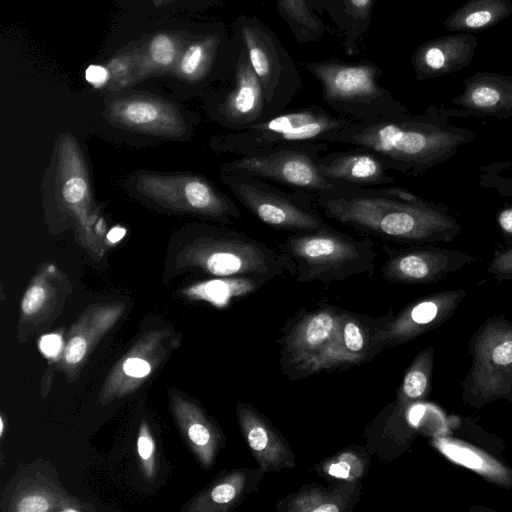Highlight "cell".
Here are the masks:
<instances>
[{"label": "cell", "instance_id": "6da1fadb", "mask_svg": "<svg viewBox=\"0 0 512 512\" xmlns=\"http://www.w3.org/2000/svg\"><path fill=\"white\" fill-rule=\"evenodd\" d=\"M311 197L325 218L385 241L434 244L451 242L462 232L446 206L405 189L337 185Z\"/></svg>", "mask_w": 512, "mask_h": 512}, {"label": "cell", "instance_id": "603a6c76", "mask_svg": "<svg viewBox=\"0 0 512 512\" xmlns=\"http://www.w3.org/2000/svg\"><path fill=\"white\" fill-rule=\"evenodd\" d=\"M380 0H311L314 12L325 13L342 35V47L349 55L360 53V44Z\"/></svg>", "mask_w": 512, "mask_h": 512}, {"label": "cell", "instance_id": "f1b7e54d", "mask_svg": "<svg viewBox=\"0 0 512 512\" xmlns=\"http://www.w3.org/2000/svg\"><path fill=\"white\" fill-rule=\"evenodd\" d=\"M247 483V473L233 471L212 483L194 498L189 512H226L241 498Z\"/></svg>", "mask_w": 512, "mask_h": 512}, {"label": "cell", "instance_id": "e575fe53", "mask_svg": "<svg viewBox=\"0 0 512 512\" xmlns=\"http://www.w3.org/2000/svg\"><path fill=\"white\" fill-rule=\"evenodd\" d=\"M480 170L481 186L495 190L502 197L512 196V177L502 176L497 163L483 166Z\"/></svg>", "mask_w": 512, "mask_h": 512}, {"label": "cell", "instance_id": "cb8c5ba5", "mask_svg": "<svg viewBox=\"0 0 512 512\" xmlns=\"http://www.w3.org/2000/svg\"><path fill=\"white\" fill-rule=\"evenodd\" d=\"M342 314L323 309L306 316L287 338V352L291 360L305 367L334 339Z\"/></svg>", "mask_w": 512, "mask_h": 512}, {"label": "cell", "instance_id": "f546056e", "mask_svg": "<svg viewBox=\"0 0 512 512\" xmlns=\"http://www.w3.org/2000/svg\"><path fill=\"white\" fill-rule=\"evenodd\" d=\"M187 42L174 32L153 34L145 42L144 48H139L145 78L155 74L173 73Z\"/></svg>", "mask_w": 512, "mask_h": 512}, {"label": "cell", "instance_id": "4316f807", "mask_svg": "<svg viewBox=\"0 0 512 512\" xmlns=\"http://www.w3.org/2000/svg\"><path fill=\"white\" fill-rule=\"evenodd\" d=\"M366 338L353 317L342 314L338 332L331 343L304 368L311 371L342 363L358 362L364 357Z\"/></svg>", "mask_w": 512, "mask_h": 512}, {"label": "cell", "instance_id": "60d3db41", "mask_svg": "<svg viewBox=\"0 0 512 512\" xmlns=\"http://www.w3.org/2000/svg\"><path fill=\"white\" fill-rule=\"evenodd\" d=\"M492 359L499 365L512 363V340L506 341L495 347L492 352Z\"/></svg>", "mask_w": 512, "mask_h": 512}, {"label": "cell", "instance_id": "4dcf8cb0", "mask_svg": "<svg viewBox=\"0 0 512 512\" xmlns=\"http://www.w3.org/2000/svg\"><path fill=\"white\" fill-rule=\"evenodd\" d=\"M258 281L262 280L249 277H216L191 284L182 293L190 300L205 301L217 308H223L231 299L254 290Z\"/></svg>", "mask_w": 512, "mask_h": 512}, {"label": "cell", "instance_id": "ac0fdd59", "mask_svg": "<svg viewBox=\"0 0 512 512\" xmlns=\"http://www.w3.org/2000/svg\"><path fill=\"white\" fill-rule=\"evenodd\" d=\"M463 91L450 101L459 109L450 116L512 118V77L495 72H477L462 82Z\"/></svg>", "mask_w": 512, "mask_h": 512}, {"label": "cell", "instance_id": "ee69618b", "mask_svg": "<svg viewBox=\"0 0 512 512\" xmlns=\"http://www.w3.org/2000/svg\"><path fill=\"white\" fill-rule=\"evenodd\" d=\"M3 432H4V421H3V417L1 416V429H0L1 436H2Z\"/></svg>", "mask_w": 512, "mask_h": 512}, {"label": "cell", "instance_id": "9a60e30c", "mask_svg": "<svg viewBox=\"0 0 512 512\" xmlns=\"http://www.w3.org/2000/svg\"><path fill=\"white\" fill-rule=\"evenodd\" d=\"M104 117L117 128L138 133L179 138L187 131L178 108L170 101L150 94L114 99L107 105Z\"/></svg>", "mask_w": 512, "mask_h": 512}, {"label": "cell", "instance_id": "5b68a950", "mask_svg": "<svg viewBox=\"0 0 512 512\" xmlns=\"http://www.w3.org/2000/svg\"><path fill=\"white\" fill-rule=\"evenodd\" d=\"M295 266L298 282L329 283L372 273L377 252L369 237L355 238L328 226L294 232L277 247Z\"/></svg>", "mask_w": 512, "mask_h": 512}, {"label": "cell", "instance_id": "8d00e7d4", "mask_svg": "<svg viewBox=\"0 0 512 512\" xmlns=\"http://www.w3.org/2000/svg\"><path fill=\"white\" fill-rule=\"evenodd\" d=\"M488 270L496 278H512V246L495 250Z\"/></svg>", "mask_w": 512, "mask_h": 512}, {"label": "cell", "instance_id": "b9f144b4", "mask_svg": "<svg viewBox=\"0 0 512 512\" xmlns=\"http://www.w3.org/2000/svg\"><path fill=\"white\" fill-rule=\"evenodd\" d=\"M121 231H123V229L115 228V229L111 230L108 235H114V236L109 238L108 240L110 242L118 241L120 239V237H122V235L124 234V232L120 233Z\"/></svg>", "mask_w": 512, "mask_h": 512}, {"label": "cell", "instance_id": "52a82bcc", "mask_svg": "<svg viewBox=\"0 0 512 512\" xmlns=\"http://www.w3.org/2000/svg\"><path fill=\"white\" fill-rule=\"evenodd\" d=\"M235 32L263 89L269 117L286 111L302 89V76L273 30L256 16L240 15Z\"/></svg>", "mask_w": 512, "mask_h": 512}, {"label": "cell", "instance_id": "2e32d148", "mask_svg": "<svg viewBox=\"0 0 512 512\" xmlns=\"http://www.w3.org/2000/svg\"><path fill=\"white\" fill-rule=\"evenodd\" d=\"M72 285L56 264L43 263L31 278L20 303L19 341L48 328L61 313Z\"/></svg>", "mask_w": 512, "mask_h": 512}, {"label": "cell", "instance_id": "7a4b0ae2", "mask_svg": "<svg viewBox=\"0 0 512 512\" xmlns=\"http://www.w3.org/2000/svg\"><path fill=\"white\" fill-rule=\"evenodd\" d=\"M447 109L430 106L426 113L381 120L353 122L324 137L328 144H343L376 155L390 170L419 176L444 164L476 134L450 123Z\"/></svg>", "mask_w": 512, "mask_h": 512}, {"label": "cell", "instance_id": "1f68e13d", "mask_svg": "<svg viewBox=\"0 0 512 512\" xmlns=\"http://www.w3.org/2000/svg\"><path fill=\"white\" fill-rule=\"evenodd\" d=\"M347 502L339 493L319 489L303 490L294 495L283 510L288 512H340Z\"/></svg>", "mask_w": 512, "mask_h": 512}, {"label": "cell", "instance_id": "74e56055", "mask_svg": "<svg viewBox=\"0 0 512 512\" xmlns=\"http://www.w3.org/2000/svg\"><path fill=\"white\" fill-rule=\"evenodd\" d=\"M427 385V378L423 371L418 368L411 369L405 376L402 392L408 399L420 397Z\"/></svg>", "mask_w": 512, "mask_h": 512}, {"label": "cell", "instance_id": "e0dca14e", "mask_svg": "<svg viewBox=\"0 0 512 512\" xmlns=\"http://www.w3.org/2000/svg\"><path fill=\"white\" fill-rule=\"evenodd\" d=\"M123 302L96 303L87 307L69 328L59 361L69 382L77 379L91 352L123 315Z\"/></svg>", "mask_w": 512, "mask_h": 512}, {"label": "cell", "instance_id": "ab89813d", "mask_svg": "<svg viewBox=\"0 0 512 512\" xmlns=\"http://www.w3.org/2000/svg\"><path fill=\"white\" fill-rule=\"evenodd\" d=\"M497 223L501 232L505 247L512 246V204L498 211Z\"/></svg>", "mask_w": 512, "mask_h": 512}, {"label": "cell", "instance_id": "7402d4cb", "mask_svg": "<svg viewBox=\"0 0 512 512\" xmlns=\"http://www.w3.org/2000/svg\"><path fill=\"white\" fill-rule=\"evenodd\" d=\"M237 416L243 436L262 471L295 466L288 446L260 415L245 405H238Z\"/></svg>", "mask_w": 512, "mask_h": 512}, {"label": "cell", "instance_id": "f35d334b", "mask_svg": "<svg viewBox=\"0 0 512 512\" xmlns=\"http://www.w3.org/2000/svg\"><path fill=\"white\" fill-rule=\"evenodd\" d=\"M85 78L96 88L107 87L110 82V75L105 64L89 65L85 71Z\"/></svg>", "mask_w": 512, "mask_h": 512}, {"label": "cell", "instance_id": "83f0119b", "mask_svg": "<svg viewBox=\"0 0 512 512\" xmlns=\"http://www.w3.org/2000/svg\"><path fill=\"white\" fill-rule=\"evenodd\" d=\"M281 19L299 44L320 41L327 27L311 7V0H273Z\"/></svg>", "mask_w": 512, "mask_h": 512}, {"label": "cell", "instance_id": "8992f818", "mask_svg": "<svg viewBox=\"0 0 512 512\" xmlns=\"http://www.w3.org/2000/svg\"><path fill=\"white\" fill-rule=\"evenodd\" d=\"M353 122L320 106L310 105L233 130L222 139L223 147L238 156H254L281 148L318 144L324 142L329 133Z\"/></svg>", "mask_w": 512, "mask_h": 512}, {"label": "cell", "instance_id": "4fadbf2b", "mask_svg": "<svg viewBox=\"0 0 512 512\" xmlns=\"http://www.w3.org/2000/svg\"><path fill=\"white\" fill-rule=\"evenodd\" d=\"M178 343L168 329H152L144 333L107 374L99 392V402L107 405L136 391Z\"/></svg>", "mask_w": 512, "mask_h": 512}, {"label": "cell", "instance_id": "d4e9b609", "mask_svg": "<svg viewBox=\"0 0 512 512\" xmlns=\"http://www.w3.org/2000/svg\"><path fill=\"white\" fill-rule=\"evenodd\" d=\"M8 510L15 512H80L94 510L52 481L38 476L21 481Z\"/></svg>", "mask_w": 512, "mask_h": 512}, {"label": "cell", "instance_id": "5bb4252c", "mask_svg": "<svg viewBox=\"0 0 512 512\" xmlns=\"http://www.w3.org/2000/svg\"><path fill=\"white\" fill-rule=\"evenodd\" d=\"M387 258L382 265L385 279L402 283H426L458 271L476 258L463 251L451 250L432 244H413L394 248L382 244Z\"/></svg>", "mask_w": 512, "mask_h": 512}, {"label": "cell", "instance_id": "277c9868", "mask_svg": "<svg viewBox=\"0 0 512 512\" xmlns=\"http://www.w3.org/2000/svg\"><path fill=\"white\" fill-rule=\"evenodd\" d=\"M180 268H196L214 277H249L259 280L289 272L293 262L278 248L243 233L219 230L201 235L176 257Z\"/></svg>", "mask_w": 512, "mask_h": 512}, {"label": "cell", "instance_id": "30bf717a", "mask_svg": "<svg viewBox=\"0 0 512 512\" xmlns=\"http://www.w3.org/2000/svg\"><path fill=\"white\" fill-rule=\"evenodd\" d=\"M329 144L281 148L254 156H239L223 166V172L238 173L284 185L293 191L310 195L335 188L337 185L321 175L317 158Z\"/></svg>", "mask_w": 512, "mask_h": 512}, {"label": "cell", "instance_id": "7bdbcfd3", "mask_svg": "<svg viewBox=\"0 0 512 512\" xmlns=\"http://www.w3.org/2000/svg\"><path fill=\"white\" fill-rule=\"evenodd\" d=\"M194 1L198 4L199 7L206 8V7L213 6L220 0H194Z\"/></svg>", "mask_w": 512, "mask_h": 512}, {"label": "cell", "instance_id": "ba28073f", "mask_svg": "<svg viewBox=\"0 0 512 512\" xmlns=\"http://www.w3.org/2000/svg\"><path fill=\"white\" fill-rule=\"evenodd\" d=\"M56 190L71 215L79 244L96 260L106 251L104 222L93 201L86 161L76 138L61 133L56 145Z\"/></svg>", "mask_w": 512, "mask_h": 512}, {"label": "cell", "instance_id": "8fae6325", "mask_svg": "<svg viewBox=\"0 0 512 512\" xmlns=\"http://www.w3.org/2000/svg\"><path fill=\"white\" fill-rule=\"evenodd\" d=\"M137 190L171 210L201 215L223 222L241 220L242 215L228 196L196 175L143 173L136 178Z\"/></svg>", "mask_w": 512, "mask_h": 512}, {"label": "cell", "instance_id": "44dd1931", "mask_svg": "<svg viewBox=\"0 0 512 512\" xmlns=\"http://www.w3.org/2000/svg\"><path fill=\"white\" fill-rule=\"evenodd\" d=\"M169 395L173 418L184 441L200 464L210 468L221 443L218 429L195 402L177 390Z\"/></svg>", "mask_w": 512, "mask_h": 512}, {"label": "cell", "instance_id": "d590c367", "mask_svg": "<svg viewBox=\"0 0 512 512\" xmlns=\"http://www.w3.org/2000/svg\"><path fill=\"white\" fill-rule=\"evenodd\" d=\"M65 344V337L61 331L44 334L38 340L40 352L45 358L54 362L60 361Z\"/></svg>", "mask_w": 512, "mask_h": 512}, {"label": "cell", "instance_id": "9c48e42d", "mask_svg": "<svg viewBox=\"0 0 512 512\" xmlns=\"http://www.w3.org/2000/svg\"><path fill=\"white\" fill-rule=\"evenodd\" d=\"M222 180L240 203L269 227L294 233L327 224L308 193H288L269 181L245 174L223 172Z\"/></svg>", "mask_w": 512, "mask_h": 512}, {"label": "cell", "instance_id": "7c38bea8", "mask_svg": "<svg viewBox=\"0 0 512 512\" xmlns=\"http://www.w3.org/2000/svg\"><path fill=\"white\" fill-rule=\"evenodd\" d=\"M222 86L213 93V111L232 130L270 118L262 85L238 35L232 33V55Z\"/></svg>", "mask_w": 512, "mask_h": 512}, {"label": "cell", "instance_id": "ffe728a7", "mask_svg": "<svg viewBox=\"0 0 512 512\" xmlns=\"http://www.w3.org/2000/svg\"><path fill=\"white\" fill-rule=\"evenodd\" d=\"M319 172L336 185L373 187L390 184L395 177L373 153L356 149L321 153L317 158Z\"/></svg>", "mask_w": 512, "mask_h": 512}, {"label": "cell", "instance_id": "3957f363", "mask_svg": "<svg viewBox=\"0 0 512 512\" xmlns=\"http://www.w3.org/2000/svg\"><path fill=\"white\" fill-rule=\"evenodd\" d=\"M306 70L319 82L324 102L356 122L389 119L408 108L380 83L383 71L371 61L337 58L307 62Z\"/></svg>", "mask_w": 512, "mask_h": 512}, {"label": "cell", "instance_id": "836d02e7", "mask_svg": "<svg viewBox=\"0 0 512 512\" xmlns=\"http://www.w3.org/2000/svg\"><path fill=\"white\" fill-rule=\"evenodd\" d=\"M364 471L360 459L352 453H342L326 465V472L337 478L354 480Z\"/></svg>", "mask_w": 512, "mask_h": 512}, {"label": "cell", "instance_id": "d6986e66", "mask_svg": "<svg viewBox=\"0 0 512 512\" xmlns=\"http://www.w3.org/2000/svg\"><path fill=\"white\" fill-rule=\"evenodd\" d=\"M477 46V38L470 33L443 35L422 43L411 56L415 78L427 81L463 70L472 62Z\"/></svg>", "mask_w": 512, "mask_h": 512}, {"label": "cell", "instance_id": "d6a6232c", "mask_svg": "<svg viewBox=\"0 0 512 512\" xmlns=\"http://www.w3.org/2000/svg\"><path fill=\"white\" fill-rule=\"evenodd\" d=\"M155 450V441L148 423L145 419H142L137 437V452L142 471L149 480H152L155 476Z\"/></svg>", "mask_w": 512, "mask_h": 512}, {"label": "cell", "instance_id": "484cf974", "mask_svg": "<svg viewBox=\"0 0 512 512\" xmlns=\"http://www.w3.org/2000/svg\"><path fill=\"white\" fill-rule=\"evenodd\" d=\"M512 15L510 0H468L444 20L450 32L478 33L494 27Z\"/></svg>", "mask_w": 512, "mask_h": 512}]
</instances>
